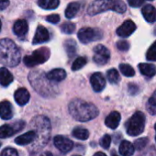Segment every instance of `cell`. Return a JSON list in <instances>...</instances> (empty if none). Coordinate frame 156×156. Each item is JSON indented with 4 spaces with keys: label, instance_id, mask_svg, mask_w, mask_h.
Returning a JSON list of instances; mask_svg holds the SVG:
<instances>
[{
    "label": "cell",
    "instance_id": "obj_1",
    "mask_svg": "<svg viewBox=\"0 0 156 156\" xmlns=\"http://www.w3.org/2000/svg\"><path fill=\"white\" fill-rule=\"evenodd\" d=\"M70 115L78 121L87 122L94 119L98 116V108L92 103L86 102L82 99H73L70 102L69 107Z\"/></svg>",
    "mask_w": 156,
    "mask_h": 156
},
{
    "label": "cell",
    "instance_id": "obj_2",
    "mask_svg": "<svg viewBox=\"0 0 156 156\" xmlns=\"http://www.w3.org/2000/svg\"><path fill=\"white\" fill-rule=\"evenodd\" d=\"M29 79L31 87L42 97L49 98L57 94V87L53 86L51 80L48 79L47 75L41 71L35 70L30 73Z\"/></svg>",
    "mask_w": 156,
    "mask_h": 156
},
{
    "label": "cell",
    "instance_id": "obj_3",
    "mask_svg": "<svg viewBox=\"0 0 156 156\" xmlns=\"http://www.w3.org/2000/svg\"><path fill=\"white\" fill-rule=\"evenodd\" d=\"M31 126L35 129L34 130L37 133V138L34 140V145L30 149L31 153L37 152L40 149L43 148L49 138H50V131H51V123L50 120L44 116H38L34 118L31 121Z\"/></svg>",
    "mask_w": 156,
    "mask_h": 156
},
{
    "label": "cell",
    "instance_id": "obj_4",
    "mask_svg": "<svg viewBox=\"0 0 156 156\" xmlns=\"http://www.w3.org/2000/svg\"><path fill=\"white\" fill-rule=\"evenodd\" d=\"M20 62V51L14 41L9 39L0 40V63L15 67Z\"/></svg>",
    "mask_w": 156,
    "mask_h": 156
},
{
    "label": "cell",
    "instance_id": "obj_5",
    "mask_svg": "<svg viewBox=\"0 0 156 156\" xmlns=\"http://www.w3.org/2000/svg\"><path fill=\"white\" fill-rule=\"evenodd\" d=\"M127 7L121 0H95L89 5L87 9V14L89 16H95L108 10L124 13Z\"/></svg>",
    "mask_w": 156,
    "mask_h": 156
},
{
    "label": "cell",
    "instance_id": "obj_6",
    "mask_svg": "<svg viewBox=\"0 0 156 156\" xmlns=\"http://www.w3.org/2000/svg\"><path fill=\"white\" fill-rule=\"evenodd\" d=\"M125 127L127 133L129 136L140 135L143 132L145 127V115L140 111L135 112L133 116L127 121Z\"/></svg>",
    "mask_w": 156,
    "mask_h": 156
},
{
    "label": "cell",
    "instance_id": "obj_7",
    "mask_svg": "<svg viewBox=\"0 0 156 156\" xmlns=\"http://www.w3.org/2000/svg\"><path fill=\"white\" fill-rule=\"evenodd\" d=\"M50 57V50L47 48H41L33 51L31 55L24 57L23 62L28 67H34L45 62Z\"/></svg>",
    "mask_w": 156,
    "mask_h": 156
},
{
    "label": "cell",
    "instance_id": "obj_8",
    "mask_svg": "<svg viewBox=\"0 0 156 156\" xmlns=\"http://www.w3.org/2000/svg\"><path fill=\"white\" fill-rule=\"evenodd\" d=\"M78 39L82 43L87 44L96 41H99L103 37V33L99 29H93L89 27L82 28L78 31Z\"/></svg>",
    "mask_w": 156,
    "mask_h": 156
},
{
    "label": "cell",
    "instance_id": "obj_9",
    "mask_svg": "<svg viewBox=\"0 0 156 156\" xmlns=\"http://www.w3.org/2000/svg\"><path fill=\"white\" fill-rule=\"evenodd\" d=\"M25 127V122L23 120H18L11 125L5 124L0 127V139H5L11 137L20 131Z\"/></svg>",
    "mask_w": 156,
    "mask_h": 156
},
{
    "label": "cell",
    "instance_id": "obj_10",
    "mask_svg": "<svg viewBox=\"0 0 156 156\" xmlns=\"http://www.w3.org/2000/svg\"><path fill=\"white\" fill-rule=\"evenodd\" d=\"M110 59V52L104 45H97L94 48L93 60L98 65H105Z\"/></svg>",
    "mask_w": 156,
    "mask_h": 156
},
{
    "label": "cell",
    "instance_id": "obj_11",
    "mask_svg": "<svg viewBox=\"0 0 156 156\" xmlns=\"http://www.w3.org/2000/svg\"><path fill=\"white\" fill-rule=\"evenodd\" d=\"M53 142L55 147L62 153H67L73 147V142L70 139L62 135L55 136L53 139Z\"/></svg>",
    "mask_w": 156,
    "mask_h": 156
},
{
    "label": "cell",
    "instance_id": "obj_12",
    "mask_svg": "<svg viewBox=\"0 0 156 156\" xmlns=\"http://www.w3.org/2000/svg\"><path fill=\"white\" fill-rule=\"evenodd\" d=\"M90 83L95 92H101L106 87L105 77L101 73H95L90 77Z\"/></svg>",
    "mask_w": 156,
    "mask_h": 156
},
{
    "label": "cell",
    "instance_id": "obj_13",
    "mask_svg": "<svg viewBox=\"0 0 156 156\" xmlns=\"http://www.w3.org/2000/svg\"><path fill=\"white\" fill-rule=\"evenodd\" d=\"M135 30H136L135 23L132 20H128L117 30V34H118V36H119L121 38H127V37L130 36L135 31Z\"/></svg>",
    "mask_w": 156,
    "mask_h": 156
},
{
    "label": "cell",
    "instance_id": "obj_14",
    "mask_svg": "<svg viewBox=\"0 0 156 156\" xmlns=\"http://www.w3.org/2000/svg\"><path fill=\"white\" fill-rule=\"evenodd\" d=\"M50 39V34L47 29L43 26H39L36 30V33L34 35L32 43L33 44H41L48 41Z\"/></svg>",
    "mask_w": 156,
    "mask_h": 156
},
{
    "label": "cell",
    "instance_id": "obj_15",
    "mask_svg": "<svg viewBox=\"0 0 156 156\" xmlns=\"http://www.w3.org/2000/svg\"><path fill=\"white\" fill-rule=\"evenodd\" d=\"M37 138V133L35 130H30L19 137H17L15 139V142L18 144V145H21V146H24V145H28L30 143H32L34 142V140H36Z\"/></svg>",
    "mask_w": 156,
    "mask_h": 156
},
{
    "label": "cell",
    "instance_id": "obj_16",
    "mask_svg": "<svg viewBox=\"0 0 156 156\" xmlns=\"http://www.w3.org/2000/svg\"><path fill=\"white\" fill-rule=\"evenodd\" d=\"M13 117V108L9 101L5 100L0 102V118L5 120H9Z\"/></svg>",
    "mask_w": 156,
    "mask_h": 156
},
{
    "label": "cell",
    "instance_id": "obj_17",
    "mask_svg": "<svg viewBox=\"0 0 156 156\" xmlns=\"http://www.w3.org/2000/svg\"><path fill=\"white\" fill-rule=\"evenodd\" d=\"M30 95L26 88H19L14 94L15 101L20 106H25L30 101Z\"/></svg>",
    "mask_w": 156,
    "mask_h": 156
},
{
    "label": "cell",
    "instance_id": "obj_18",
    "mask_svg": "<svg viewBox=\"0 0 156 156\" xmlns=\"http://www.w3.org/2000/svg\"><path fill=\"white\" fill-rule=\"evenodd\" d=\"M29 30V25L25 20H19L13 26L14 33L19 37H24Z\"/></svg>",
    "mask_w": 156,
    "mask_h": 156
},
{
    "label": "cell",
    "instance_id": "obj_19",
    "mask_svg": "<svg viewBox=\"0 0 156 156\" xmlns=\"http://www.w3.org/2000/svg\"><path fill=\"white\" fill-rule=\"evenodd\" d=\"M120 119H121L120 114L118 111H113L106 118L105 124L107 127H108L112 129H115L119 127V122H120Z\"/></svg>",
    "mask_w": 156,
    "mask_h": 156
},
{
    "label": "cell",
    "instance_id": "obj_20",
    "mask_svg": "<svg viewBox=\"0 0 156 156\" xmlns=\"http://www.w3.org/2000/svg\"><path fill=\"white\" fill-rule=\"evenodd\" d=\"M46 75L49 80H51V82L57 83V82H61L65 79L66 72L63 69L57 68V69H53V70L50 71Z\"/></svg>",
    "mask_w": 156,
    "mask_h": 156
},
{
    "label": "cell",
    "instance_id": "obj_21",
    "mask_svg": "<svg viewBox=\"0 0 156 156\" xmlns=\"http://www.w3.org/2000/svg\"><path fill=\"white\" fill-rule=\"evenodd\" d=\"M141 13L146 21L154 23L156 21V9L151 5H146L141 9Z\"/></svg>",
    "mask_w": 156,
    "mask_h": 156
},
{
    "label": "cell",
    "instance_id": "obj_22",
    "mask_svg": "<svg viewBox=\"0 0 156 156\" xmlns=\"http://www.w3.org/2000/svg\"><path fill=\"white\" fill-rule=\"evenodd\" d=\"M14 80L11 73L6 67L0 68V85L3 87H9Z\"/></svg>",
    "mask_w": 156,
    "mask_h": 156
},
{
    "label": "cell",
    "instance_id": "obj_23",
    "mask_svg": "<svg viewBox=\"0 0 156 156\" xmlns=\"http://www.w3.org/2000/svg\"><path fill=\"white\" fill-rule=\"evenodd\" d=\"M135 151L134 145L129 140H122L119 145V153L122 156H131Z\"/></svg>",
    "mask_w": 156,
    "mask_h": 156
},
{
    "label": "cell",
    "instance_id": "obj_24",
    "mask_svg": "<svg viewBox=\"0 0 156 156\" xmlns=\"http://www.w3.org/2000/svg\"><path fill=\"white\" fill-rule=\"evenodd\" d=\"M139 70L144 76L147 77H152L156 74V67L150 63H140Z\"/></svg>",
    "mask_w": 156,
    "mask_h": 156
},
{
    "label": "cell",
    "instance_id": "obj_25",
    "mask_svg": "<svg viewBox=\"0 0 156 156\" xmlns=\"http://www.w3.org/2000/svg\"><path fill=\"white\" fill-rule=\"evenodd\" d=\"M38 5L43 9L51 10L58 8V6L60 5V1L59 0H38Z\"/></svg>",
    "mask_w": 156,
    "mask_h": 156
},
{
    "label": "cell",
    "instance_id": "obj_26",
    "mask_svg": "<svg viewBox=\"0 0 156 156\" xmlns=\"http://www.w3.org/2000/svg\"><path fill=\"white\" fill-rule=\"evenodd\" d=\"M79 9H80V4L78 2L70 3L65 9V17L69 20L74 18L78 13V11H79Z\"/></svg>",
    "mask_w": 156,
    "mask_h": 156
},
{
    "label": "cell",
    "instance_id": "obj_27",
    "mask_svg": "<svg viewBox=\"0 0 156 156\" xmlns=\"http://www.w3.org/2000/svg\"><path fill=\"white\" fill-rule=\"evenodd\" d=\"M64 50L69 58L74 57L76 54V42L73 40H67L63 42Z\"/></svg>",
    "mask_w": 156,
    "mask_h": 156
},
{
    "label": "cell",
    "instance_id": "obj_28",
    "mask_svg": "<svg viewBox=\"0 0 156 156\" xmlns=\"http://www.w3.org/2000/svg\"><path fill=\"white\" fill-rule=\"evenodd\" d=\"M72 135L78 139V140H87L88 137H89V131L85 129V128H82V127H76L73 129L72 131Z\"/></svg>",
    "mask_w": 156,
    "mask_h": 156
},
{
    "label": "cell",
    "instance_id": "obj_29",
    "mask_svg": "<svg viewBox=\"0 0 156 156\" xmlns=\"http://www.w3.org/2000/svg\"><path fill=\"white\" fill-rule=\"evenodd\" d=\"M147 110L151 115H156V90L153 92L151 97L149 98L147 105Z\"/></svg>",
    "mask_w": 156,
    "mask_h": 156
},
{
    "label": "cell",
    "instance_id": "obj_30",
    "mask_svg": "<svg viewBox=\"0 0 156 156\" xmlns=\"http://www.w3.org/2000/svg\"><path fill=\"white\" fill-rule=\"evenodd\" d=\"M107 77L110 84H118L119 81L120 80V76L119 72L116 69H109L107 73Z\"/></svg>",
    "mask_w": 156,
    "mask_h": 156
},
{
    "label": "cell",
    "instance_id": "obj_31",
    "mask_svg": "<svg viewBox=\"0 0 156 156\" xmlns=\"http://www.w3.org/2000/svg\"><path fill=\"white\" fill-rule=\"evenodd\" d=\"M87 60L86 57H77L72 64V70L73 71L80 70L87 64Z\"/></svg>",
    "mask_w": 156,
    "mask_h": 156
},
{
    "label": "cell",
    "instance_id": "obj_32",
    "mask_svg": "<svg viewBox=\"0 0 156 156\" xmlns=\"http://www.w3.org/2000/svg\"><path fill=\"white\" fill-rule=\"evenodd\" d=\"M119 70L121 73L127 77H131V76H134L135 74L134 69L129 64H127V63H121L119 65Z\"/></svg>",
    "mask_w": 156,
    "mask_h": 156
},
{
    "label": "cell",
    "instance_id": "obj_33",
    "mask_svg": "<svg viewBox=\"0 0 156 156\" xmlns=\"http://www.w3.org/2000/svg\"><path fill=\"white\" fill-rule=\"evenodd\" d=\"M61 30L64 34H73L75 30V25L72 22L63 23L61 26Z\"/></svg>",
    "mask_w": 156,
    "mask_h": 156
},
{
    "label": "cell",
    "instance_id": "obj_34",
    "mask_svg": "<svg viewBox=\"0 0 156 156\" xmlns=\"http://www.w3.org/2000/svg\"><path fill=\"white\" fill-rule=\"evenodd\" d=\"M146 58L148 61L156 62V41L153 42V44L149 48L146 53Z\"/></svg>",
    "mask_w": 156,
    "mask_h": 156
},
{
    "label": "cell",
    "instance_id": "obj_35",
    "mask_svg": "<svg viewBox=\"0 0 156 156\" xmlns=\"http://www.w3.org/2000/svg\"><path fill=\"white\" fill-rule=\"evenodd\" d=\"M148 141H149L148 138H140V139L136 140L133 145H134L135 149L140 151V150H142L148 144Z\"/></svg>",
    "mask_w": 156,
    "mask_h": 156
},
{
    "label": "cell",
    "instance_id": "obj_36",
    "mask_svg": "<svg viewBox=\"0 0 156 156\" xmlns=\"http://www.w3.org/2000/svg\"><path fill=\"white\" fill-rule=\"evenodd\" d=\"M99 143H100V145H101L102 148H104V149H108L109 146H110V143H111V137H110L108 134L104 135V136L100 139Z\"/></svg>",
    "mask_w": 156,
    "mask_h": 156
},
{
    "label": "cell",
    "instance_id": "obj_37",
    "mask_svg": "<svg viewBox=\"0 0 156 156\" xmlns=\"http://www.w3.org/2000/svg\"><path fill=\"white\" fill-rule=\"evenodd\" d=\"M0 156H20V155L16 149L8 147L2 151V152L0 153Z\"/></svg>",
    "mask_w": 156,
    "mask_h": 156
},
{
    "label": "cell",
    "instance_id": "obj_38",
    "mask_svg": "<svg viewBox=\"0 0 156 156\" xmlns=\"http://www.w3.org/2000/svg\"><path fill=\"white\" fill-rule=\"evenodd\" d=\"M117 47L119 51H127L129 49V42L126 41H120L117 43Z\"/></svg>",
    "mask_w": 156,
    "mask_h": 156
},
{
    "label": "cell",
    "instance_id": "obj_39",
    "mask_svg": "<svg viewBox=\"0 0 156 156\" xmlns=\"http://www.w3.org/2000/svg\"><path fill=\"white\" fill-rule=\"evenodd\" d=\"M60 16L57 15V14H52V15H50L46 18V20L50 23H52V24H57L59 21H60Z\"/></svg>",
    "mask_w": 156,
    "mask_h": 156
},
{
    "label": "cell",
    "instance_id": "obj_40",
    "mask_svg": "<svg viewBox=\"0 0 156 156\" xmlns=\"http://www.w3.org/2000/svg\"><path fill=\"white\" fill-rule=\"evenodd\" d=\"M128 89H129V93L130 95H132V96H134V95L138 94V93H139V91H140L139 87H138L137 85H135V84H129V85Z\"/></svg>",
    "mask_w": 156,
    "mask_h": 156
},
{
    "label": "cell",
    "instance_id": "obj_41",
    "mask_svg": "<svg viewBox=\"0 0 156 156\" xmlns=\"http://www.w3.org/2000/svg\"><path fill=\"white\" fill-rule=\"evenodd\" d=\"M129 5L132 8H139L143 4V0H128Z\"/></svg>",
    "mask_w": 156,
    "mask_h": 156
},
{
    "label": "cell",
    "instance_id": "obj_42",
    "mask_svg": "<svg viewBox=\"0 0 156 156\" xmlns=\"http://www.w3.org/2000/svg\"><path fill=\"white\" fill-rule=\"evenodd\" d=\"M9 6V0H0V11L6 9Z\"/></svg>",
    "mask_w": 156,
    "mask_h": 156
},
{
    "label": "cell",
    "instance_id": "obj_43",
    "mask_svg": "<svg viewBox=\"0 0 156 156\" xmlns=\"http://www.w3.org/2000/svg\"><path fill=\"white\" fill-rule=\"evenodd\" d=\"M41 156H53V155H52V153L50 152V151H45V152H43Z\"/></svg>",
    "mask_w": 156,
    "mask_h": 156
},
{
    "label": "cell",
    "instance_id": "obj_44",
    "mask_svg": "<svg viewBox=\"0 0 156 156\" xmlns=\"http://www.w3.org/2000/svg\"><path fill=\"white\" fill-rule=\"evenodd\" d=\"M94 156H107V155H106L104 152H102V151H98V152L95 153Z\"/></svg>",
    "mask_w": 156,
    "mask_h": 156
},
{
    "label": "cell",
    "instance_id": "obj_45",
    "mask_svg": "<svg viewBox=\"0 0 156 156\" xmlns=\"http://www.w3.org/2000/svg\"><path fill=\"white\" fill-rule=\"evenodd\" d=\"M1 28H2V23H1V20H0V30H1Z\"/></svg>",
    "mask_w": 156,
    "mask_h": 156
},
{
    "label": "cell",
    "instance_id": "obj_46",
    "mask_svg": "<svg viewBox=\"0 0 156 156\" xmlns=\"http://www.w3.org/2000/svg\"><path fill=\"white\" fill-rule=\"evenodd\" d=\"M154 129H155V131H156V124H155V126H154ZM155 140H156V135H155Z\"/></svg>",
    "mask_w": 156,
    "mask_h": 156
},
{
    "label": "cell",
    "instance_id": "obj_47",
    "mask_svg": "<svg viewBox=\"0 0 156 156\" xmlns=\"http://www.w3.org/2000/svg\"><path fill=\"white\" fill-rule=\"evenodd\" d=\"M112 156H119V155H117V154H115V153H113V154H112Z\"/></svg>",
    "mask_w": 156,
    "mask_h": 156
},
{
    "label": "cell",
    "instance_id": "obj_48",
    "mask_svg": "<svg viewBox=\"0 0 156 156\" xmlns=\"http://www.w3.org/2000/svg\"><path fill=\"white\" fill-rule=\"evenodd\" d=\"M154 34H156V27H155V29H154Z\"/></svg>",
    "mask_w": 156,
    "mask_h": 156
},
{
    "label": "cell",
    "instance_id": "obj_49",
    "mask_svg": "<svg viewBox=\"0 0 156 156\" xmlns=\"http://www.w3.org/2000/svg\"><path fill=\"white\" fill-rule=\"evenodd\" d=\"M143 1H144V0H143ZM148 1H152V0H148Z\"/></svg>",
    "mask_w": 156,
    "mask_h": 156
},
{
    "label": "cell",
    "instance_id": "obj_50",
    "mask_svg": "<svg viewBox=\"0 0 156 156\" xmlns=\"http://www.w3.org/2000/svg\"><path fill=\"white\" fill-rule=\"evenodd\" d=\"M73 156H80V155H73Z\"/></svg>",
    "mask_w": 156,
    "mask_h": 156
},
{
    "label": "cell",
    "instance_id": "obj_51",
    "mask_svg": "<svg viewBox=\"0 0 156 156\" xmlns=\"http://www.w3.org/2000/svg\"><path fill=\"white\" fill-rule=\"evenodd\" d=\"M0 146H1V142H0Z\"/></svg>",
    "mask_w": 156,
    "mask_h": 156
}]
</instances>
